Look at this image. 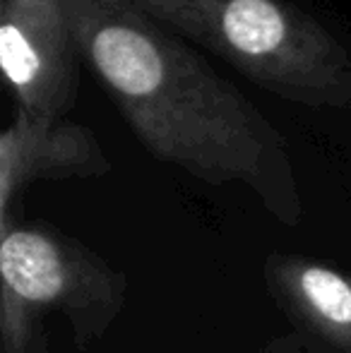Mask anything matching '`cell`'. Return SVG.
<instances>
[{
	"instance_id": "5",
	"label": "cell",
	"mask_w": 351,
	"mask_h": 353,
	"mask_svg": "<svg viewBox=\"0 0 351 353\" xmlns=\"http://www.w3.org/2000/svg\"><path fill=\"white\" fill-rule=\"evenodd\" d=\"M111 171L92 130L68 118L14 111L0 135V226L12 223V205L37 181L94 178Z\"/></svg>"
},
{
	"instance_id": "6",
	"label": "cell",
	"mask_w": 351,
	"mask_h": 353,
	"mask_svg": "<svg viewBox=\"0 0 351 353\" xmlns=\"http://www.w3.org/2000/svg\"><path fill=\"white\" fill-rule=\"evenodd\" d=\"M265 279L279 305L334 351L351 353V276L305 257L272 255Z\"/></svg>"
},
{
	"instance_id": "2",
	"label": "cell",
	"mask_w": 351,
	"mask_h": 353,
	"mask_svg": "<svg viewBox=\"0 0 351 353\" xmlns=\"http://www.w3.org/2000/svg\"><path fill=\"white\" fill-rule=\"evenodd\" d=\"M137 10L210 48L258 87L310 108L351 103L349 51L286 0H130Z\"/></svg>"
},
{
	"instance_id": "4",
	"label": "cell",
	"mask_w": 351,
	"mask_h": 353,
	"mask_svg": "<svg viewBox=\"0 0 351 353\" xmlns=\"http://www.w3.org/2000/svg\"><path fill=\"white\" fill-rule=\"evenodd\" d=\"M75 53L63 0H3L0 65L19 111L66 118L75 101Z\"/></svg>"
},
{
	"instance_id": "7",
	"label": "cell",
	"mask_w": 351,
	"mask_h": 353,
	"mask_svg": "<svg viewBox=\"0 0 351 353\" xmlns=\"http://www.w3.org/2000/svg\"><path fill=\"white\" fill-rule=\"evenodd\" d=\"M263 353H313L303 334H281L265 346Z\"/></svg>"
},
{
	"instance_id": "3",
	"label": "cell",
	"mask_w": 351,
	"mask_h": 353,
	"mask_svg": "<svg viewBox=\"0 0 351 353\" xmlns=\"http://www.w3.org/2000/svg\"><path fill=\"white\" fill-rule=\"evenodd\" d=\"M0 293H10L46 317L68 320L80 349L99 341L126 303V274L85 243L46 226H0Z\"/></svg>"
},
{
	"instance_id": "1",
	"label": "cell",
	"mask_w": 351,
	"mask_h": 353,
	"mask_svg": "<svg viewBox=\"0 0 351 353\" xmlns=\"http://www.w3.org/2000/svg\"><path fill=\"white\" fill-rule=\"evenodd\" d=\"M77 53L142 147L210 183H241L286 226L303 216L289 144L239 87L130 0H63Z\"/></svg>"
}]
</instances>
